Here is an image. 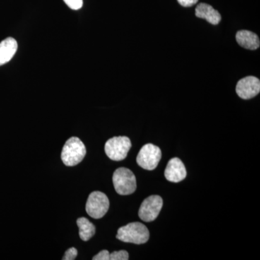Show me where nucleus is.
<instances>
[{
	"mask_svg": "<svg viewBox=\"0 0 260 260\" xmlns=\"http://www.w3.org/2000/svg\"><path fill=\"white\" fill-rule=\"evenodd\" d=\"M162 207V199L158 195H151L143 202L139 210L140 218L145 222H152L158 216Z\"/></svg>",
	"mask_w": 260,
	"mask_h": 260,
	"instance_id": "0eeeda50",
	"label": "nucleus"
},
{
	"mask_svg": "<svg viewBox=\"0 0 260 260\" xmlns=\"http://www.w3.org/2000/svg\"><path fill=\"white\" fill-rule=\"evenodd\" d=\"M177 1L181 6L184 7V8H189V7L196 4L198 0H177Z\"/></svg>",
	"mask_w": 260,
	"mask_h": 260,
	"instance_id": "a211bd4d",
	"label": "nucleus"
},
{
	"mask_svg": "<svg viewBox=\"0 0 260 260\" xmlns=\"http://www.w3.org/2000/svg\"><path fill=\"white\" fill-rule=\"evenodd\" d=\"M113 184L118 194H133L137 189L136 177L129 169L121 167L116 169L113 174Z\"/></svg>",
	"mask_w": 260,
	"mask_h": 260,
	"instance_id": "7ed1b4c3",
	"label": "nucleus"
},
{
	"mask_svg": "<svg viewBox=\"0 0 260 260\" xmlns=\"http://www.w3.org/2000/svg\"><path fill=\"white\" fill-rule=\"evenodd\" d=\"M161 156L160 149L156 145L148 143L140 149L137 157V162L145 170L152 171L158 167Z\"/></svg>",
	"mask_w": 260,
	"mask_h": 260,
	"instance_id": "423d86ee",
	"label": "nucleus"
},
{
	"mask_svg": "<svg viewBox=\"0 0 260 260\" xmlns=\"http://www.w3.org/2000/svg\"><path fill=\"white\" fill-rule=\"evenodd\" d=\"M150 233L144 224L133 222L118 230L116 239L123 242L143 244L148 242Z\"/></svg>",
	"mask_w": 260,
	"mask_h": 260,
	"instance_id": "f257e3e1",
	"label": "nucleus"
},
{
	"mask_svg": "<svg viewBox=\"0 0 260 260\" xmlns=\"http://www.w3.org/2000/svg\"><path fill=\"white\" fill-rule=\"evenodd\" d=\"M64 2L70 9L73 10H80L83 5V0H64Z\"/></svg>",
	"mask_w": 260,
	"mask_h": 260,
	"instance_id": "2eb2a0df",
	"label": "nucleus"
},
{
	"mask_svg": "<svg viewBox=\"0 0 260 260\" xmlns=\"http://www.w3.org/2000/svg\"><path fill=\"white\" fill-rule=\"evenodd\" d=\"M236 39L241 47L249 50H256L260 46L258 36L249 30H239L236 35Z\"/></svg>",
	"mask_w": 260,
	"mask_h": 260,
	"instance_id": "9b49d317",
	"label": "nucleus"
},
{
	"mask_svg": "<svg viewBox=\"0 0 260 260\" xmlns=\"http://www.w3.org/2000/svg\"><path fill=\"white\" fill-rule=\"evenodd\" d=\"M109 208V198L104 193L95 191L89 195L85 210L91 218H103L107 214Z\"/></svg>",
	"mask_w": 260,
	"mask_h": 260,
	"instance_id": "39448f33",
	"label": "nucleus"
},
{
	"mask_svg": "<svg viewBox=\"0 0 260 260\" xmlns=\"http://www.w3.org/2000/svg\"><path fill=\"white\" fill-rule=\"evenodd\" d=\"M77 224L79 227L80 239L84 242L90 240L95 233V227L88 219L80 218L77 220Z\"/></svg>",
	"mask_w": 260,
	"mask_h": 260,
	"instance_id": "ddd939ff",
	"label": "nucleus"
},
{
	"mask_svg": "<svg viewBox=\"0 0 260 260\" xmlns=\"http://www.w3.org/2000/svg\"><path fill=\"white\" fill-rule=\"evenodd\" d=\"M18 50V43L13 38H7L0 42V66L11 60Z\"/></svg>",
	"mask_w": 260,
	"mask_h": 260,
	"instance_id": "f8f14e48",
	"label": "nucleus"
},
{
	"mask_svg": "<svg viewBox=\"0 0 260 260\" xmlns=\"http://www.w3.org/2000/svg\"><path fill=\"white\" fill-rule=\"evenodd\" d=\"M77 256H78V250L75 247H72L65 251V254L62 259L74 260L77 257Z\"/></svg>",
	"mask_w": 260,
	"mask_h": 260,
	"instance_id": "dca6fc26",
	"label": "nucleus"
},
{
	"mask_svg": "<svg viewBox=\"0 0 260 260\" xmlns=\"http://www.w3.org/2000/svg\"><path fill=\"white\" fill-rule=\"evenodd\" d=\"M131 147V141L127 137H114L107 140L105 152L107 156L112 160L120 161L126 158Z\"/></svg>",
	"mask_w": 260,
	"mask_h": 260,
	"instance_id": "20e7f679",
	"label": "nucleus"
},
{
	"mask_svg": "<svg viewBox=\"0 0 260 260\" xmlns=\"http://www.w3.org/2000/svg\"><path fill=\"white\" fill-rule=\"evenodd\" d=\"M111 260H127L129 259V254L125 250L116 251L110 254Z\"/></svg>",
	"mask_w": 260,
	"mask_h": 260,
	"instance_id": "4468645a",
	"label": "nucleus"
},
{
	"mask_svg": "<svg viewBox=\"0 0 260 260\" xmlns=\"http://www.w3.org/2000/svg\"><path fill=\"white\" fill-rule=\"evenodd\" d=\"M93 260H109L110 259V253L108 250L101 251L99 254L93 257Z\"/></svg>",
	"mask_w": 260,
	"mask_h": 260,
	"instance_id": "f3484780",
	"label": "nucleus"
},
{
	"mask_svg": "<svg viewBox=\"0 0 260 260\" xmlns=\"http://www.w3.org/2000/svg\"><path fill=\"white\" fill-rule=\"evenodd\" d=\"M195 15L198 18L205 19V20L212 24V25H218L221 20V15L214 9L211 5L200 3L195 9Z\"/></svg>",
	"mask_w": 260,
	"mask_h": 260,
	"instance_id": "9d476101",
	"label": "nucleus"
},
{
	"mask_svg": "<svg viewBox=\"0 0 260 260\" xmlns=\"http://www.w3.org/2000/svg\"><path fill=\"white\" fill-rule=\"evenodd\" d=\"M164 175L166 179L171 182H180L186 177V168L180 159L178 158L171 159L168 162Z\"/></svg>",
	"mask_w": 260,
	"mask_h": 260,
	"instance_id": "1a4fd4ad",
	"label": "nucleus"
},
{
	"mask_svg": "<svg viewBox=\"0 0 260 260\" xmlns=\"http://www.w3.org/2000/svg\"><path fill=\"white\" fill-rule=\"evenodd\" d=\"M85 155L86 148L83 142L77 137H73L65 143L61 158L65 166L74 167L83 160Z\"/></svg>",
	"mask_w": 260,
	"mask_h": 260,
	"instance_id": "f03ea898",
	"label": "nucleus"
},
{
	"mask_svg": "<svg viewBox=\"0 0 260 260\" xmlns=\"http://www.w3.org/2000/svg\"><path fill=\"white\" fill-rule=\"evenodd\" d=\"M236 92L241 99L249 100L256 96L260 92V80L254 76L242 78L237 83Z\"/></svg>",
	"mask_w": 260,
	"mask_h": 260,
	"instance_id": "6e6552de",
	"label": "nucleus"
}]
</instances>
